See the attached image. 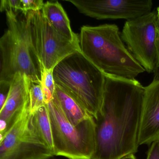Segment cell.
Segmentation results:
<instances>
[{"instance_id":"1","label":"cell","mask_w":159,"mask_h":159,"mask_svg":"<svg viewBox=\"0 0 159 159\" xmlns=\"http://www.w3.org/2000/svg\"><path fill=\"white\" fill-rule=\"evenodd\" d=\"M144 90L136 79L105 76L92 159H121L137 152Z\"/></svg>"},{"instance_id":"2","label":"cell","mask_w":159,"mask_h":159,"mask_svg":"<svg viewBox=\"0 0 159 159\" xmlns=\"http://www.w3.org/2000/svg\"><path fill=\"white\" fill-rule=\"evenodd\" d=\"M79 40L82 53L105 76L135 80L146 71L125 46L116 25L83 26Z\"/></svg>"},{"instance_id":"3","label":"cell","mask_w":159,"mask_h":159,"mask_svg":"<svg viewBox=\"0 0 159 159\" xmlns=\"http://www.w3.org/2000/svg\"><path fill=\"white\" fill-rule=\"evenodd\" d=\"M53 74L56 85L95 119L102 104L105 75L79 51L61 60L53 69Z\"/></svg>"},{"instance_id":"4","label":"cell","mask_w":159,"mask_h":159,"mask_svg":"<svg viewBox=\"0 0 159 159\" xmlns=\"http://www.w3.org/2000/svg\"><path fill=\"white\" fill-rule=\"evenodd\" d=\"M8 28L0 39V81L11 83L20 73L32 81L40 83L43 70L30 44L25 17L7 13Z\"/></svg>"},{"instance_id":"5","label":"cell","mask_w":159,"mask_h":159,"mask_svg":"<svg viewBox=\"0 0 159 159\" xmlns=\"http://www.w3.org/2000/svg\"><path fill=\"white\" fill-rule=\"evenodd\" d=\"M49 111L56 156L69 159H92L96 149L95 119L92 117L77 125L64 115L54 97L46 104Z\"/></svg>"},{"instance_id":"6","label":"cell","mask_w":159,"mask_h":159,"mask_svg":"<svg viewBox=\"0 0 159 159\" xmlns=\"http://www.w3.org/2000/svg\"><path fill=\"white\" fill-rule=\"evenodd\" d=\"M54 155L40 134L30 104L0 135V159H49Z\"/></svg>"},{"instance_id":"7","label":"cell","mask_w":159,"mask_h":159,"mask_svg":"<svg viewBox=\"0 0 159 159\" xmlns=\"http://www.w3.org/2000/svg\"><path fill=\"white\" fill-rule=\"evenodd\" d=\"M25 16L30 44L43 70L53 69L68 56L81 52L80 43L70 41L58 33L42 11H29Z\"/></svg>"},{"instance_id":"8","label":"cell","mask_w":159,"mask_h":159,"mask_svg":"<svg viewBox=\"0 0 159 159\" xmlns=\"http://www.w3.org/2000/svg\"><path fill=\"white\" fill-rule=\"evenodd\" d=\"M158 28L156 13L151 12L127 20L121 34L128 51L148 73L153 72L155 67Z\"/></svg>"},{"instance_id":"9","label":"cell","mask_w":159,"mask_h":159,"mask_svg":"<svg viewBox=\"0 0 159 159\" xmlns=\"http://www.w3.org/2000/svg\"><path fill=\"white\" fill-rule=\"evenodd\" d=\"M66 1L72 3L82 14L99 20H132L151 12L152 6L151 0H67Z\"/></svg>"},{"instance_id":"10","label":"cell","mask_w":159,"mask_h":159,"mask_svg":"<svg viewBox=\"0 0 159 159\" xmlns=\"http://www.w3.org/2000/svg\"><path fill=\"white\" fill-rule=\"evenodd\" d=\"M159 139V80L145 87L138 144H149Z\"/></svg>"},{"instance_id":"11","label":"cell","mask_w":159,"mask_h":159,"mask_svg":"<svg viewBox=\"0 0 159 159\" xmlns=\"http://www.w3.org/2000/svg\"><path fill=\"white\" fill-rule=\"evenodd\" d=\"M29 104L28 78L25 75L17 73L11 84L7 100L0 109V135L4 134L11 128Z\"/></svg>"},{"instance_id":"12","label":"cell","mask_w":159,"mask_h":159,"mask_svg":"<svg viewBox=\"0 0 159 159\" xmlns=\"http://www.w3.org/2000/svg\"><path fill=\"white\" fill-rule=\"evenodd\" d=\"M42 11L49 24L58 33L70 41L80 43L79 36L72 31L68 17L58 2H47Z\"/></svg>"},{"instance_id":"13","label":"cell","mask_w":159,"mask_h":159,"mask_svg":"<svg viewBox=\"0 0 159 159\" xmlns=\"http://www.w3.org/2000/svg\"><path fill=\"white\" fill-rule=\"evenodd\" d=\"M54 97L66 119L72 124L78 125L93 117L75 98L56 85Z\"/></svg>"},{"instance_id":"14","label":"cell","mask_w":159,"mask_h":159,"mask_svg":"<svg viewBox=\"0 0 159 159\" xmlns=\"http://www.w3.org/2000/svg\"><path fill=\"white\" fill-rule=\"evenodd\" d=\"M33 114L35 116L36 123L40 134L46 144L53 152L54 146L52 126L49 111L46 105L39 109Z\"/></svg>"},{"instance_id":"15","label":"cell","mask_w":159,"mask_h":159,"mask_svg":"<svg viewBox=\"0 0 159 159\" xmlns=\"http://www.w3.org/2000/svg\"><path fill=\"white\" fill-rule=\"evenodd\" d=\"M30 112L33 114L45 106L44 97L40 83L32 81L28 79Z\"/></svg>"},{"instance_id":"16","label":"cell","mask_w":159,"mask_h":159,"mask_svg":"<svg viewBox=\"0 0 159 159\" xmlns=\"http://www.w3.org/2000/svg\"><path fill=\"white\" fill-rule=\"evenodd\" d=\"M53 70H44L43 73L41 84L45 104L49 103L54 98L56 84L54 80Z\"/></svg>"},{"instance_id":"17","label":"cell","mask_w":159,"mask_h":159,"mask_svg":"<svg viewBox=\"0 0 159 159\" xmlns=\"http://www.w3.org/2000/svg\"><path fill=\"white\" fill-rule=\"evenodd\" d=\"M44 3L43 0H20L19 11L25 15L29 11H41Z\"/></svg>"},{"instance_id":"18","label":"cell","mask_w":159,"mask_h":159,"mask_svg":"<svg viewBox=\"0 0 159 159\" xmlns=\"http://www.w3.org/2000/svg\"><path fill=\"white\" fill-rule=\"evenodd\" d=\"M20 0H2L1 1L0 9L2 12L18 14Z\"/></svg>"},{"instance_id":"19","label":"cell","mask_w":159,"mask_h":159,"mask_svg":"<svg viewBox=\"0 0 159 159\" xmlns=\"http://www.w3.org/2000/svg\"><path fill=\"white\" fill-rule=\"evenodd\" d=\"M11 83L0 81V109L5 104L10 93Z\"/></svg>"},{"instance_id":"20","label":"cell","mask_w":159,"mask_h":159,"mask_svg":"<svg viewBox=\"0 0 159 159\" xmlns=\"http://www.w3.org/2000/svg\"><path fill=\"white\" fill-rule=\"evenodd\" d=\"M146 159H159V139L152 143Z\"/></svg>"},{"instance_id":"21","label":"cell","mask_w":159,"mask_h":159,"mask_svg":"<svg viewBox=\"0 0 159 159\" xmlns=\"http://www.w3.org/2000/svg\"><path fill=\"white\" fill-rule=\"evenodd\" d=\"M154 79L155 80H159V28L157 31L156 39V59L155 67L153 70Z\"/></svg>"},{"instance_id":"22","label":"cell","mask_w":159,"mask_h":159,"mask_svg":"<svg viewBox=\"0 0 159 159\" xmlns=\"http://www.w3.org/2000/svg\"><path fill=\"white\" fill-rule=\"evenodd\" d=\"M121 159H137L135 156L134 154H130V155H127V156H125V157Z\"/></svg>"},{"instance_id":"23","label":"cell","mask_w":159,"mask_h":159,"mask_svg":"<svg viewBox=\"0 0 159 159\" xmlns=\"http://www.w3.org/2000/svg\"><path fill=\"white\" fill-rule=\"evenodd\" d=\"M156 14H157V22H158V26H159V7L157 8Z\"/></svg>"},{"instance_id":"24","label":"cell","mask_w":159,"mask_h":159,"mask_svg":"<svg viewBox=\"0 0 159 159\" xmlns=\"http://www.w3.org/2000/svg\"></svg>"}]
</instances>
